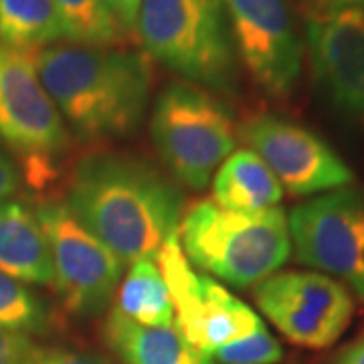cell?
I'll list each match as a JSON object with an SVG mask.
<instances>
[{"label":"cell","mask_w":364,"mask_h":364,"mask_svg":"<svg viewBox=\"0 0 364 364\" xmlns=\"http://www.w3.org/2000/svg\"><path fill=\"white\" fill-rule=\"evenodd\" d=\"M65 205L122 263L156 257L178 231L182 195L148 162L97 152L73 168Z\"/></svg>","instance_id":"cell-1"},{"label":"cell","mask_w":364,"mask_h":364,"mask_svg":"<svg viewBox=\"0 0 364 364\" xmlns=\"http://www.w3.org/2000/svg\"><path fill=\"white\" fill-rule=\"evenodd\" d=\"M31 57L63 122L81 140H116L140 126L152 90L142 53L67 43Z\"/></svg>","instance_id":"cell-2"},{"label":"cell","mask_w":364,"mask_h":364,"mask_svg":"<svg viewBox=\"0 0 364 364\" xmlns=\"http://www.w3.org/2000/svg\"><path fill=\"white\" fill-rule=\"evenodd\" d=\"M178 237L186 259L233 287L257 286L291 255L289 221L279 207L237 213L200 200L186 210Z\"/></svg>","instance_id":"cell-3"},{"label":"cell","mask_w":364,"mask_h":364,"mask_svg":"<svg viewBox=\"0 0 364 364\" xmlns=\"http://www.w3.org/2000/svg\"><path fill=\"white\" fill-rule=\"evenodd\" d=\"M144 51L186 81L217 93L237 87V53L223 0H140Z\"/></svg>","instance_id":"cell-4"},{"label":"cell","mask_w":364,"mask_h":364,"mask_svg":"<svg viewBox=\"0 0 364 364\" xmlns=\"http://www.w3.org/2000/svg\"><path fill=\"white\" fill-rule=\"evenodd\" d=\"M150 132L164 164L195 191L207 186L237 144L231 109L191 81H176L160 91Z\"/></svg>","instance_id":"cell-5"},{"label":"cell","mask_w":364,"mask_h":364,"mask_svg":"<svg viewBox=\"0 0 364 364\" xmlns=\"http://www.w3.org/2000/svg\"><path fill=\"white\" fill-rule=\"evenodd\" d=\"M156 257L174 306L176 328L195 348L213 356L263 326L243 299L235 298L213 277L193 269L182 251L178 231L164 241Z\"/></svg>","instance_id":"cell-6"},{"label":"cell","mask_w":364,"mask_h":364,"mask_svg":"<svg viewBox=\"0 0 364 364\" xmlns=\"http://www.w3.org/2000/svg\"><path fill=\"white\" fill-rule=\"evenodd\" d=\"M299 263L338 277L364 301V193L338 188L294 208L287 217Z\"/></svg>","instance_id":"cell-7"},{"label":"cell","mask_w":364,"mask_h":364,"mask_svg":"<svg viewBox=\"0 0 364 364\" xmlns=\"http://www.w3.org/2000/svg\"><path fill=\"white\" fill-rule=\"evenodd\" d=\"M35 213L51 251L55 287L67 310L77 316L104 312L122 284L124 263L65 203H45Z\"/></svg>","instance_id":"cell-8"},{"label":"cell","mask_w":364,"mask_h":364,"mask_svg":"<svg viewBox=\"0 0 364 364\" xmlns=\"http://www.w3.org/2000/svg\"><path fill=\"white\" fill-rule=\"evenodd\" d=\"M255 304L289 342L328 348L346 332L354 316L348 287L320 272H284L259 282Z\"/></svg>","instance_id":"cell-9"},{"label":"cell","mask_w":364,"mask_h":364,"mask_svg":"<svg viewBox=\"0 0 364 364\" xmlns=\"http://www.w3.org/2000/svg\"><path fill=\"white\" fill-rule=\"evenodd\" d=\"M0 142L31 162L33 181L37 182L69 144L65 122L39 81L31 53L14 51L2 43Z\"/></svg>","instance_id":"cell-10"},{"label":"cell","mask_w":364,"mask_h":364,"mask_svg":"<svg viewBox=\"0 0 364 364\" xmlns=\"http://www.w3.org/2000/svg\"><path fill=\"white\" fill-rule=\"evenodd\" d=\"M239 132L251 152L291 195L338 191L354 181L348 164L324 138L289 117L257 114L247 117Z\"/></svg>","instance_id":"cell-11"},{"label":"cell","mask_w":364,"mask_h":364,"mask_svg":"<svg viewBox=\"0 0 364 364\" xmlns=\"http://www.w3.org/2000/svg\"><path fill=\"white\" fill-rule=\"evenodd\" d=\"M235 53L259 90L286 97L296 90L304 63L287 0H223Z\"/></svg>","instance_id":"cell-12"},{"label":"cell","mask_w":364,"mask_h":364,"mask_svg":"<svg viewBox=\"0 0 364 364\" xmlns=\"http://www.w3.org/2000/svg\"><path fill=\"white\" fill-rule=\"evenodd\" d=\"M314 81L342 116L364 122V9L310 11L306 21Z\"/></svg>","instance_id":"cell-13"},{"label":"cell","mask_w":364,"mask_h":364,"mask_svg":"<svg viewBox=\"0 0 364 364\" xmlns=\"http://www.w3.org/2000/svg\"><path fill=\"white\" fill-rule=\"evenodd\" d=\"M0 273L33 286H55L51 251L37 213L21 200L0 205Z\"/></svg>","instance_id":"cell-14"},{"label":"cell","mask_w":364,"mask_h":364,"mask_svg":"<svg viewBox=\"0 0 364 364\" xmlns=\"http://www.w3.org/2000/svg\"><path fill=\"white\" fill-rule=\"evenodd\" d=\"M104 338L124 364H215L176 326H142L117 308L107 314Z\"/></svg>","instance_id":"cell-15"},{"label":"cell","mask_w":364,"mask_h":364,"mask_svg":"<svg viewBox=\"0 0 364 364\" xmlns=\"http://www.w3.org/2000/svg\"><path fill=\"white\" fill-rule=\"evenodd\" d=\"M284 188L251 150H237L213 178V203L237 213H259L277 207Z\"/></svg>","instance_id":"cell-16"},{"label":"cell","mask_w":364,"mask_h":364,"mask_svg":"<svg viewBox=\"0 0 364 364\" xmlns=\"http://www.w3.org/2000/svg\"><path fill=\"white\" fill-rule=\"evenodd\" d=\"M65 39L53 0H0V43L9 49L37 53Z\"/></svg>","instance_id":"cell-17"},{"label":"cell","mask_w":364,"mask_h":364,"mask_svg":"<svg viewBox=\"0 0 364 364\" xmlns=\"http://www.w3.org/2000/svg\"><path fill=\"white\" fill-rule=\"evenodd\" d=\"M119 312L142 326H172L174 306L162 273L152 261H138L119 284Z\"/></svg>","instance_id":"cell-18"},{"label":"cell","mask_w":364,"mask_h":364,"mask_svg":"<svg viewBox=\"0 0 364 364\" xmlns=\"http://www.w3.org/2000/svg\"><path fill=\"white\" fill-rule=\"evenodd\" d=\"M65 28V41L90 47H114L124 28L104 0H53Z\"/></svg>","instance_id":"cell-19"},{"label":"cell","mask_w":364,"mask_h":364,"mask_svg":"<svg viewBox=\"0 0 364 364\" xmlns=\"http://www.w3.org/2000/svg\"><path fill=\"white\" fill-rule=\"evenodd\" d=\"M49 324L45 301L26 284L0 273V330L37 334Z\"/></svg>","instance_id":"cell-20"},{"label":"cell","mask_w":364,"mask_h":364,"mask_svg":"<svg viewBox=\"0 0 364 364\" xmlns=\"http://www.w3.org/2000/svg\"><path fill=\"white\" fill-rule=\"evenodd\" d=\"M210 358L219 364H277L284 358L282 344L267 332L265 326L245 338L231 342L215 352Z\"/></svg>","instance_id":"cell-21"},{"label":"cell","mask_w":364,"mask_h":364,"mask_svg":"<svg viewBox=\"0 0 364 364\" xmlns=\"http://www.w3.org/2000/svg\"><path fill=\"white\" fill-rule=\"evenodd\" d=\"M23 364H112L102 356L95 354H83V352L65 350V348H39L26 356Z\"/></svg>","instance_id":"cell-22"},{"label":"cell","mask_w":364,"mask_h":364,"mask_svg":"<svg viewBox=\"0 0 364 364\" xmlns=\"http://www.w3.org/2000/svg\"><path fill=\"white\" fill-rule=\"evenodd\" d=\"M35 346L37 344L26 334L0 330V364H23Z\"/></svg>","instance_id":"cell-23"},{"label":"cell","mask_w":364,"mask_h":364,"mask_svg":"<svg viewBox=\"0 0 364 364\" xmlns=\"http://www.w3.org/2000/svg\"><path fill=\"white\" fill-rule=\"evenodd\" d=\"M18 188H21V172L11 156L0 148V205L11 200V196L16 195Z\"/></svg>","instance_id":"cell-24"},{"label":"cell","mask_w":364,"mask_h":364,"mask_svg":"<svg viewBox=\"0 0 364 364\" xmlns=\"http://www.w3.org/2000/svg\"><path fill=\"white\" fill-rule=\"evenodd\" d=\"M104 2L107 4V9L112 11V14L116 16L119 26L126 33H132L134 25H136V14H138V9H140V0H104Z\"/></svg>","instance_id":"cell-25"},{"label":"cell","mask_w":364,"mask_h":364,"mask_svg":"<svg viewBox=\"0 0 364 364\" xmlns=\"http://www.w3.org/2000/svg\"><path fill=\"white\" fill-rule=\"evenodd\" d=\"M334 364H364V334L340 352Z\"/></svg>","instance_id":"cell-26"},{"label":"cell","mask_w":364,"mask_h":364,"mask_svg":"<svg viewBox=\"0 0 364 364\" xmlns=\"http://www.w3.org/2000/svg\"><path fill=\"white\" fill-rule=\"evenodd\" d=\"M338 4H354V6H363L364 9V0H326L320 9H326V6H338ZM316 11H318V9H316Z\"/></svg>","instance_id":"cell-27"},{"label":"cell","mask_w":364,"mask_h":364,"mask_svg":"<svg viewBox=\"0 0 364 364\" xmlns=\"http://www.w3.org/2000/svg\"><path fill=\"white\" fill-rule=\"evenodd\" d=\"M310 4H312V11H316V9H320L322 4H324L326 0H308Z\"/></svg>","instance_id":"cell-28"}]
</instances>
